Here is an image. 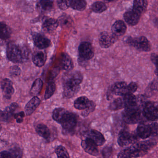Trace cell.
<instances>
[{
    "label": "cell",
    "instance_id": "d6986e66",
    "mask_svg": "<svg viewBox=\"0 0 158 158\" xmlns=\"http://www.w3.org/2000/svg\"><path fill=\"white\" fill-rule=\"evenodd\" d=\"M112 33L115 36H122L125 34L127 27L124 22L121 20L116 21L112 26Z\"/></svg>",
    "mask_w": 158,
    "mask_h": 158
},
{
    "label": "cell",
    "instance_id": "e0dca14e",
    "mask_svg": "<svg viewBox=\"0 0 158 158\" xmlns=\"http://www.w3.org/2000/svg\"><path fill=\"white\" fill-rule=\"evenodd\" d=\"M127 85L125 82H118L114 83L110 88L113 95L122 96L128 93Z\"/></svg>",
    "mask_w": 158,
    "mask_h": 158
},
{
    "label": "cell",
    "instance_id": "7c38bea8",
    "mask_svg": "<svg viewBox=\"0 0 158 158\" xmlns=\"http://www.w3.org/2000/svg\"><path fill=\"white\" fill-rule=\"evenodd\" d=\"M117 37L107 32L102 33L99 38L100 46L103 48H108L116 42Z\"/></svg>",
    "mask_w": 158,
    "mask_h": 158
},
{
    "label": "cell",
    "instance_id": "ffe728a7",
    "mask_svg": "<svg viewBox=\"0 0 158 158\" xmlns=\"http://www.w3.org/2000/svg\"><path fill=\"white\" fill-rule=\"evenodd\" d=\"M81 89L79 85H63V95L64 98L70 99L74 97Z\"/></svg>",
    "mask_w": 158,
    "mask_h": 158
},
{
    "label": "cell",
    "instance_id": "30bf717a",
    "mask_svg": "<svg viewBox=\"0 0 158 158\" xmlns=\"http://www.w3.org/2000/svg\"><path fill=\"white\" fill-rule=\"evenodd\" d=\"M79 58L85 60H90L94 56V50L92 45L89 42L81 43L78 48Z\"/></svg>",
    "mask_w": 158,
    "mask_h": 158
},
{
    "label": "cell",
    "instance_id": "5b68a950",
    "mask_svg": "<svg viewBox=\"0 0 158 158\" xmlns=\"http://www.w3.org/2000/svg\"><path fill=\"white\" fill-rule=\"evenodd\" d=\"M148 153L142 148L139 143H135L129 148H126L118 153V158H137L142 157Z\"/></svg>",
    "mask_w": 158,
    "mask_h": 158
},
{
    "label": "cell",
    "instance_id": "4dcf8cb0",
    "mask_svg": "<svg viewBox=\"0 0 158 158\" xmlns=\"http://www.w3.org/2000/svg\"><path fill=\"white\" fill-rule=\"evenodd\" d=\"M43 83L40 78H37L33 83L32 88L30 89V94L34 97L39 95L43 87Z\"/></svg>",
    "mask_w": 158,
    "mask_h": 158
},
{
    "label": "cell",
    "instance_id": "7bdbcfd3",
    "mask_svg": "<svg viewBox=\"0 0 158 158\" xmlns=\"http://www.w3.org/2000/svg\"><path fill=\"white\" fill-rule=\"evenodd\" d=\"M127 88L128 93H134L137 91L138 86L135 82H132L127 85Z\"/></svg>",
    "mask_w": 158,
    "mask_h": 158
},
{
    "label": "cell",
    "instance_id": "1f68e13d",
    "mask_svg": "<svg viewBox=\"0 0 158 158\" xmlns=\"http://www.w3.org/2000/svg\"><path fill=\"white\" fill-rule=\"evenodd\" d=\"M68 111L62 108L55 109L52 113V118L56 122L60 124Z\"/></svg>",
    "mask_w": 158,
    "mask_h": 158
},
{
    "label": "cell",
    "instance_id": "cb8c5ba5",
    "mask_svg": "<svg viewBox=\"0 0 158 158\" xmlns=\"http://www.w3.org/2000/svg\"><path fill=\"white\" fill-rule=\"evenodd\" d=\"M36 131L39 135L47 140L51 139V131L46 125L39 124L36 127Z\"/></svg>",
    "mask_w": 158,
    "mask_h": 158
},
{
    "label": "cell",
    "instance_id": "7a4b0ae2",
    "mask_svg": "<svg viewBox=\"0 0 158 158\" xmlns=\"http://www.w3.org/2000/svg\"><path fill=\"white\" fill-rule=\"evenodd\" d=\"M125 123L128 124H135L139 123L141 116V111L138 105L126 107L122 113Z\"/></svg>",
    "mask_w": 158,
    "mask_h": 158
},
{
    "label": "cell",
    "instance_id": "4316f807",
    "mask_svg": "<svg viewBox=\"0 0 158 158\" xmlns=\"http://www.w3.org/2000/svg\"><path fill=\"white\" fill-rule=\"evenodd\" d=\"M90 100L85 96H82L77 98L74 102V107L78 110H85L89 105Z\"/></svg>",
    "mask_w": 158,
    "mask_h": 158
},
{
    "label": "cell",
    "instance_id": "4fadbf2b",
    "mask_svg": "<svg viewBox=\"0 0 158 158\" xmlns=\"http://www.w3.org/2000/svg\"><path fill=\"white\" fill-rule=\"evenodd\" d=\"M86 137L92 140L97 146H101L106 142L103 135L95 129H90L86 134Z\"/></svg>",
    "mask_w": 158,
    "mask_h": 158
},
{
    "label": "cell",
    "instance_id": "44dd1931",
    "mask_svg": "<svg viewBox=\"0 0 158 158\" xmlns=\"http://www.w3.org/2000/svg\"><path fill=\"white\" fill-rule=\"evenodd\" d=\"M40 103V100L39 98L37 96L34 97L26 105L25 108L26 114L27 115H31L36 110Z\"/></svg>",
    "mask_w": 158,
    "mask_h": 158
},
{
    "label": "cell",
    "instance_id": "836d02e7",
    "mask_svg": "<svg viewBox=\"0 0 158 158\" xmlns=\"http://www.w3.org/2000/svg\"><path fill=\"white\" fill-rule=\"evenodd\" d=\"M91 10L96 13H102L105 11L107 9V6L104 2H97L92 4Z\"/></svg>",
    "mask_w": 158,
    "mask_h": 158
},
{
    "label": "cell",
    "instance_id": "484cf974",
    "mask_svg": "<svg viewBox=\"0 0 158 158\" xmlns=\"http://www.w3.org/2000/svg\"><path fill=\"white\" fill-rule=\"evenodd\" d=\"M11 28L4 23L0 22V41H5L10 37Z\"/></svg>",
    "mask_w": 158,
    "mask_h": 158
},
{
    "label": "cell",
    "instance_id": "d6a6232c",
    "mask_svg": "<svg viewBox=\"0 0 158 158\" xmlns=\"http://www.w3.org/2000/svg\"><path fill=\"white\" fill-rule=\"evenodd\" d=\"M124 108V103L122 97L114 100L109 105V109L112 111L118 110Z\"/></svg>",
    "mask_w": 158,
    "mask_h": 158
},
{
    "label": "cell",
    "instance_id": "f1b7e54d",
    "mask_svg": "<svg viewBox=\"0 0 158 158\" xmlns=\"http://www.w3.org/2000/svg\"><path fill=\"white\" fill-rule=\"evenodd\" d=\"M147 0H134L133 9L142 15L147 10Z\"/></svg>",
    "mask_w": 158,
    "mask_h": 158
},
{
    "label": "cell",
    "instance_id": "d590c367",
    "mask_svg": "<svg viewBox=\"0 0 158 158\" xmlns=\"http://www.w3.org/2000/svg\"><path fill=\"white\" fill-rule=\"evenodd\" d=\"M59 24L62 27H69L73 23V20L71 17L67 15H63L58 20Z\"/></svg>",
    "mask_w": 158,
    "mask_h": 158
},
{
    "label": "cell",
    "instance_id": "f546056e",
    "mask_svg": "<svg viewBox=\"0 0 158 158\" xmlns=\"http://www.w3.org/2000/svg\"><path fill=\"white\" fill-rule=\"evenodd\" d=\"M87 2L85 0H71L70 7L76 10L82 11L85 10Z\"/></svg>",
    "mask_w": 158,
    "mask_h": 158
},
{
    "label": "cell",
    "instance_id": "6da1fadb",
    "mask_svg": "<svg viewBox=\"0 0 158 158\" xmlns=\"http://www.w3.org/2000/svg\"><path fill=\"white\" fill-rule=\"evenodd\" d=\"M7 55L10 61L15 63H22L29 60L30 51L24 45L10 42L7 46Z\"/></svg>",
    "mask_w": 158,
    "mask_h": 158
},
{
    "label": "cell",
    "instance_id": "ac0fdd59",
    "mask_svg": "<svg viewBox=\"0 0 158 158\" xmlns=\"http://www.w3.org/2000/svg\"><path fill=\"white\" fill-rule=\"evenodd\" d=\"M58 20L52 18H47L44 19L42 25V28L47 33H52L59 26Z\"/></svg>",
    "mask_w": 158,
    "mask_h": 158
},
{
    "label": "cell",
    "instance_id": "f907efd6",
    "mask_svg": "<svg viewBox=\"0 0 158 158\" xmlns=\"http://www.w3.org/2000/svg\"><path fill=\"white\" fill-rule=\"evenodd\" d=\"M104 2H113L116 1L117 0H104Z\"/></svg>",
    "mask_w": 158,
    "mask_h": 158
},
{
    "label": "cell",
    "instance_id": "52a82bcc",
    "mask_svg": "<svg viewBox=\"0 0 158 158\" xmlns=\"http://www.w3.org/2000/svg\"><path fill=\"white\" fill-rule=\"evenodd\" d=\"M127 43L139 51L142 52L150 51L151 46L149 40L144 36L136 38L129 37L126 40Z\"/></svg>",
    "mask_w": 158,
    "mask_h": 158
},
{
    "label": "cell",
    "instance_id": "ab89813d",
    "mask_svg": "<svg viewBox=\"0 0 158 158\" xmlns=\"http://www.w3.org/2000/svg\"><path fill=\"white\" fill-rule=\"evenodd\" d=\"M112 152V148L109 146H105L102 151V155L104 158H110L111 156Z\"/></svg>",
    "mask_w": 158,
    "mask_h": 158
},
{
    "label": "cell",
    "instance_id": "60d3db41",
    "mask_svg": "<svg viewBox=\"0 0 158 158\" xmlns=\"http://www.w3.org/2000/svg\"><path fill=\"white\" fill-rule=\"evenodd\" d=\"M19 107V105L16 102H13L5 109V111L11 116H12L15 111Z\"/></svg>",
    "mask_w": 158,
    "mask_h": 158
},
{
    "label": "cell",
    "instance_id": "e575fe53",
    "mask_svg": "<svg viewBox=\"0 0 158 158\" xmlns=\"http://www.w3.org/2000/svg\"><path fill=\"white\" fill-rule=\"evenodd\" d=\"M56 90V85L53 81H51L48 84L46 89V92L44 96L45 99L47 100L49 99L52 97Z\"/></svg>",
    "mask_w": 158,
    "mask_h": 158
},
{
    "label": "cell",
    "instance_id": "ee69618b",
    "mask_svg": "<svg viewBox=\"0 0 158 158\" xmlns=\"http://www.w3.org/2000/svg\"><path fill=\"white\" fill-rule=\"evenodd\" d=\"M57 4L60 10H65L69 8L65 0H57Z\"/></svg>",
    "mask_w": 158,
    "mask_h": 158
},
{
    "label": "cell",
    "instance_id": "f6af8a7d",
    "mask_svg": "<svg viewBox=\"0 0 158 158\" xmlns=\"http://www.w3.org/2000/svg\"><path fill=\"white\" fill-rule=\"evenodd\" d=\"M11 116L8 114L5 111L0 110V120L3 121H8L10 120Z\"/></svg>",
    "mask_w": 158,
    "mask_h": 158
},
{
    "label": "cell",
    "instance_id": "3957f363",
    "mask_svg": "<svg viewBox=\"0 0 158 158\" xmlns=\"http://www.w3.org/2000/svg\"><path fill=\"white\" fill-rule=\"evenodd\" d=\"M136 132L139 137L143 139H147L151 136L157 137L158 124L157 123H154L149 124L141 122L138 125Z\"/></svg>",
    "mask_w": 158,
    "mask_h": 158
},
{
    "label": "cell",
    "instance_id": "8d00e7d4",
    "mask_svg": "<svg viewBox=\"0 0 158 158\" xmlns=\"http://www.w3.org/2000/svg\"><path fill=\"white\" fill-rule=\"evenodd\" d=\"M55 152L59 158H70V155L64 147L59 146L55 149Z\"/></svg>",
    "mask_w": 158,
    "mask_h": 158
},
{
    "label": "cell",
    "instance_id": "2e32d148",
    "mask_svg": "<svg viewBox=\"0 0 158 158\" xmlns=\"http://www.w3.org/2000/svg\"><path fill=\"white\" fill-rule=\"evenodd\" d=\"M1 87L4 98L10 99L15 92L12 81L8 78L3 79L2 82Z\"/></svg>",
    "mask_w": 158,
    "mask_h": 158
},
{
    "label": "cell",
    "instance_id": "83f0119b",
    "mask_svg": "<svg viewBox=\"0 0 158 158\" xmlns=\"http://www.w3.org/2000/svg\"><path fill=\"white\" fill-rule=\"evenodd\" d=\"M125 108L138 105L137 98L133 93H127L122 96Z\"/></svg>",
    "mask_w": 158,
    "mask_h": 158
},
{
    "label": "cell",
    "instance_id": "7402d4cb",
    "mask_svg": "<svg viewBox=\"0 0 158 158\" xmlns=\"http://www.w3.org/2000/svg\"><path fill=\"white\" fill-rule=\"evenodd\" d=\"M61 66L63 70L66 72L72 71L74 68V64L73 60L67 53H63L62 56Z\"/></svg>",
    "mask_w": 158,
    "mask_h": 158
},
{
    "label": "cell",
    "instance_id": "8fae6325",
    "mask_svg": "<svg viewBox=\"0 0 158 158\" xmlns=\"http://www.w3.org/2000/svg\"><path fill=\"white\" fill-rule=\"evenodd\" d=\"M32 35L34 44L38 48L43 49L50 46L51 44L50 40L44 35L35 32L32 33Z\"/></svg>",
    "mask_w": 158,
    "mask_h": 158
},
{
    "label": "cell",
    "instance_id": "9a60e30c",
    "mask_svg": "<svg viewBox=\"0 0 158 158\" xmlns=\"http://www.w3.org/2000/svg\"><path fill=\"white\" fill-rule=\"evenodd\" d=\"M81 146L87 153L92 156H97L99 154L98 146L89 139L86 138L81 142Z\"/></svg>",
    "mask_w": 158,
    "mask_h": 158
},
{
    "label": "cell",
    "instance_id": "277c9868",
    "mask_svg": "<svg viewBox=\"0 0 158 158\" xmlns=\"http://www.w3.org/2000/svg\"><path fill=\"white\" fill-rule=\"evenodd\" d=\"M77 123V116L75 114L68 111L60 123L64 135H73Z\"/></svg>",
    "mask_w": 158,
    "mask_h": 158
},
{
    "label": "cell",
    "instance_id": "f35d334b",
    "mask_svg": "<svg viewBox=\"0 0 158 158\" xmlns=\"http://www.w3.org/2000/svg\"><path fill=\"white\" fill-rule=\"evenodd\" d=\"M157 88H158V84H157V81H154L152 82L148 86L147 88V91H146V97L149 96L150 97L151 91L152 92H153L154 91H157Z\"/></svg>",
    "mask_w": 158,
    "mask_h": 158
},
{
    "label": "cell",
    "instance_id": "ba28073f",
    "mask_svg": "<svg viewBox=\"0 0 158 158\" xmlns=\"http://www.w3.org/2000/svg\"><path fill=\"white\" fill-rule=\"evenodd\" d=\"M63 77V85H79L83 80V75L79 71L67 72Z\"/></svg>",
    "mask_w": 158,
    "mask_h": 158
},
{
    "label": "cell",
    "instance_id": "d4e9b609",
    "mask_svg": "<svg viewBox=\"0 0 158 158\" xmlns=\"http://www.w3.org/2000/svg\"><path fill=\"white\" fill-rule=\"evenodd\" d=\"M47 60L46 53L42 51L36 52L32 57L33 62L36 66L41 67L45 64Z\"/></svg>",
    "mask_w": 158,
    "mask_h": 158
},
{
    "label": "cell",
    "instance_id": "9c48e42d",
    "mask_svg": "<svg viewBox=\"0 0 158 158\" xmlns=\"http://www.w3.org/2000/svg\"><path fill=\"white\" fill-rule=\"evenodd\" d=\"M137 140V136L126 130H121L118 135L117 142L121 147H126L129 144L135 143Z\"/></svg>",
    "mask_w": 158,
    "mask_h": 158
},
{
    "label": "cell",
    "instance_id": "74e56055",
    "mask_svg": "<svg viewBox=\"0 0 158 158\" xmlns=\"http://www.w3.org/2000/svg\"><path fill=\"white\" fill-rule=\"evenodd\" d=\"M96 105L95 102L92 101H90L89 106L85 110H82L81 115L83 117L88 116L91 113L93 112L96 109Z\"/></svg>",
    "mask_w": 158,
    "mask_h": 158
},
{
    "label": "cell",
    "instance_id": "603a6c76",
    "mask_svg": "<svg viewBox=\"0 0 158 158\" xmlns=\"http://www.w3.org/2000/svg\"><path fill=\"white\" fill-rule=\"evenodd\" d=\"M53 2L51 0H40L37 4V10L40 13H45L51 10Z\"/></svg>",
    "mask_w": 158,
    "mask_h": 158
},
{
    "label": "cell",
    "instance_id": "7dc6e473",
    "mask_svg": "<svg viewBox=\"0 0 158 158\" xmlns=\"http://www.w3.org/2000/svg\"><path fill=\"white\" fill-rule=\"evenodd\" d=\"M13 158L12 154L10 151H5L0 152V158Z\"/></svg>",
    "mask_w": 158,
    "mask_h": 158
},
{
    "label": "cell",
    "instance_id": "681fc988",
    "mask_svg": "<svg viewBox=\"0 0 158 158\" xmlns=\"http://www.w3.org/2000/svg\"><path fill=\"white\" fill-rule=\"evenodd\" d=\"M157 55L155 53L152 54L151 56V60L156 67H157Z\"/></svg>",
    "mask_w": 158,
    "mask_h": 158
},
{
    "label": "cell",
    "instance_id": "5bb4252c",
    "mask_svg": "<svg viewBox=\"0 0 158 158\" xmlns=\"http://www.w3.org/2000/svg\"><path fill=\"white\" fill-rule=\"evenodd\" d=\"M141 15L134 9L127 11L124 15V19L129 25L134 26L138 23Z\"/></svg>",
    "mask_w": 158,
    "mask_h": 158
},
{
    "label": "cell",
    "instance_id": "b9f144b4",
    "mask_svg": "<svg viewBox=\"0 0 158 158\" xmlns=\"http://www.w3.org/2000/svg\"><path fill=\"white\" fill-rule=\"evenodd\" d=\"M21 70L17 66H14L11 67L10 70V73L11 76H18L21 74Z\"/></svg>",
    "mask_w": 158,
    "mask_h": 158
},
{
    "label": "cell",
    "instance_id": "8992f818",
    "mask_svg": "<svg viewBox=\"0 0 158 158\" xmlns=\"http://www.w3.org/2000/svg\"><path fill=\"white\" fill-rule=\"evenodd\" d=\"M142 114L149 121H155L158 119V105L156 102H147L142 105Z\"/></svg>",
    "mask_w": 158,
    "mask_h": 158
},
{
    "label": "cell",
    "instance_id": "bcb514c9",
    "mask_svg": "<svg viewBox=\"0 0 158 158\" xmlns=\"http://www.w3.org/2000/svg\"><path fill=\"white\" fill-rule=\"evenodd\" d=\"M24 116L25 113L23 111L15 114L14 115L15 118L16 119V122L18 123H22L23 121V118Z\"/></svg>",
    "mask_w": 158,
    "mask_h": 158
},
{
    "label": "cell",
    "instance_id": "816d5d0a",
    "mask_svg": "<svg viewBox=\"0 0 158 158\" xmlns=\"http://www.w3.org/2000/svg\"><path fill=\"white\" fill-rule=\"evenodd\" d=\"M2 129V126L1 125V124H0V131H1V130Z\"/></svg>",
    "mask_w": 158,
    "mask_h": 158
},
{
    "label": "cell",
    "instance_id": "c3c4849f",
    "mask_svg": "<svg viewBox=\"0 0 158 158\" xmlns=\"http://www.w3.org/2000/svg\"><path fill=\"white\" fill-rule=\"evenodd\" d=\"M87 60H85V59H82V58H79L78 59V63H79V65L80 66H86L87 64Z\"/></svg>",
    "mask_w": 158,
    "mask_h": 158
}]
</instances>
